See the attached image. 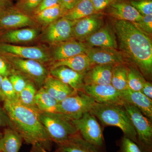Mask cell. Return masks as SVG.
I'll return each mask as SVG.
<instances>
[{"label": "cell", "instance_id": "74e56055", "mask_svg": "<svg viewBox=\"0 0 152 152\" xmlns=\"http://www.w3.org/2000/svg\"><path fill=\"white\" fill-rule=\"evenodd\" d=\"M96 12L103 10L109 7L118 0H91Z\"/></svg>", "mask_w": 152, "mask_h": 152}, {"label": "cell", "instance_id": "ac0fdd59", "mask_svg": "<svg viewBox=\"0 0 152 152\" xmlns=\"http://www.w3.org/2000/svg\"><path fill=\"white\" fill-rule=\"evenodd\" d=\"M124 102L134 106L145 116L152 119V100L141 91H134L129 88L121 92Z\"/></svg>", "mask_w": 152, "mask_h": 152}, {"label": "cell", "instance_id": "7402d4cb", "mask_svg": "<svg viewBox=\"0 0 152 152\" xmlns=\"http://www.w3.org/2000/svg\"><path fill=\"white\" fill-rule=\"evenodd\" d=\"M58 146L57 149L63 152H107L104 148L96 146L86 141L79 133Z\"/></svg>", "mask_w": 152, "mask_h": 152}, {"label": "cell", "instance_id": "603a6c76", "mask_svg": "<svg viewBox=\"0 0 152 152\" xmlns=\"http://www.w3.org/2000/svg\"><path fill=\"white\" fill-rule=\"evenodd\" d=\"M83 41L90 48L100 47L116 49L118 47L115 37L107 28H101Z\"/></svg>", "mask_w": 152, "mask_h": 152}, {"label": "cell", "instance_id": "f907efd6", "mask_svg": "<svg viewBox=\"0 0 152 152\" xmlns=\"http://www.w3.org/2000/svg\"><path fill=\"white\" fill-rule=\"evenodd\" d=\"M5 1H7L10 2V0H5Z\"/></svg>", "mask_w": 152, "mask_h": 152}, {"label": "cell", "instance_id": "ab89813d", "mask_svg": "<svg viewBox=\"0 0 152 152\" xmlns=\"http://www.w3.org/2000/svg\"><path fill=\"white\" fill-rule=\"evenodd\" d=\"M7 127L14 129L13 125L4 109L0 105V128Z\"/></svg>", "mask_w": 152, "mask_h": 152}, {"label": "cell", "instance_id": "ee69618b", "mask_svg": "<svg viewBox=\"0 0 152 152\" xmlns=\"http://www.w3.org/2000/svg\"><path fill=\"white\" fill-rule=\"evenodd\" d=\"M31 152H50L49 151L45 149L42 148L40 145H34L32 146L31 148Z\"/></svg>", "mask_w": 152, "mask_h": 152}, {"label": "cell", "instance_id": "d4e9b609", "mask_svg": "<svg viewBox=\"0 0 152 152\" xmlns=\"http://www.w3.org/2000/svg\"><path fill=\"white\" fill-rule=\"evenodd\" d=\"M23 140L15 129L4 128L0 138V151L2 152H19Z\"/></svg>", "mask_w": 152, "mask_h": 152}, {"label": "cell", "instance_id": "30bf717a", "mask_svg": "<svg viewBox=\"0 0 152 152\" xmlns=\"http://www.w3.org/2000/svg\"><path fill=\"white\" fill-rule=\"evenodd\" d=\"M74 21L61 17L46 27L41 36V41L54 45L73 39Z\"/></svg>", "mask_w": 152, "mask_h": 152}, {"label": "cell", "instance_id": "484cf974", "mask_svg": "<svg viewBox=\"0 0 152 152\" xmlns=\"http://www.w3.org/2000/svg\"><path fill=\"white\" fill-rule=\"evenodd\" d=\"M35 104L41 112L60 113L59 102L49 94L43 87L37 91Z\"/></svg>", "mask_w": 152, "mask_h": 152}, {"label": "cell", "instance_id": "1f68e13d", "mask_svg": "<svg viewBox=\"0 0 152 152\" xmlns=\"http://www.w3.org/2000/svg\"><path fill=\"white\" fill-rule=\"evenodd\" d=\"M8 78L12 85L18 96L19 94L24 88L29 81L23 76L13 70Z\"/></svg>", "mask_w": 152, "mask_h": 152}, {"label": "cell", "instance_id": "ffe728a7", "mask_svg": "<svg viewBox=\"0 0 152 152\" xmlns=\"http://www.w3.org/2000/svg\"><path fill=\"white\" fill-rule=\"evenodd\" d=\"M42 87L59 102L77 92L72 87L50 75L46 79Z\"/></svg>", "mask_w": 152, "mask_h": 152}, {"label": "cell", "instance_id": "c3c4849f", "mask_svg": "<svg viewBox=\"0 0 152 152\" xmlns=\"http://www.w3.org/2000/svg\"><path fill=\"white\" fill-rule=\"evenodd\" d=\"M3 135V133L1 132H0V138Z\"/></svg>", "mask_w": 152, "mask_h": 152}, {"label": "cell", "instance_id": "e575fe53", "mask_svg": "<svg viewBox=\"0 0 152 152\" xmlns=\"http://www.w3.org/2000/svg\"><path fill=\"white\" fill-rule=\"evenodd\" d=\"M42 0H20L16 7L25 13L32 16Z\"/></svg>", "mask_w": 152, "mask_h": 152}, {"label": "cell", "instance_id": "8fae6325", "mask_svg": "<svg viewBox=\"0 0 152 152\" xmlns=\"http://www.w3.org/2000/svg\"><path fill=\"white\" fill-rule=\"evenodd\" d=\"M33 17L23 12L16 7H7L0 12V29H15L26 27H37Z\"/></svg>", "mask_w": 152, "mask_h": 152}, {"label": "cell", "instance_id": "9c48e42d", "mask_svg": "<svg viewBox=\"0 0 152 152\" xmlns=\"http://www.w3.org/2000/svg\"><path fill=\"white\" fill-rule=\"evenodd\" d=\"M72 121L83 138L94 145L104 148L103 134L94 115L88 112L78 119L72 120Z\"/></svg>", "mask_w": 152, "mask_h": 152}, {"label": "cell", "instance_id": "f1b7e54d", "mask_svg": "<svg viewBox=\"0 0 152 152\" xmlns=\"http://www.w3.org/2000/svg\"><path fill=\"white\" fill-rule=\"evenodd\" d=\"M38 25L44 27L56 20L62 16L60 5L49 8L32 16Z\"/></svg>", "mask_w": 152, "mask_h": 152}, {"label": "cell", "instance_id": "5bb4252c", "mask_svg": "<svg viewBox=\"0 0 152 152\" xmlns=\"http://www.w3.org/2000/svg\"><path fill=\"white\" fill-rule=\"evenodd\" d=\"M86 55L93 65H111L123 64L124 55L116 49L110 48H90Z\"/></svg>", "mask_w": 152, "mask_h": 152}, {"label": "cell", "instance_id": "52a82bcc", "mask_svg": "<svg viewBox=\"0 0 152 152\" xmlns=\"http://www.w3.org/2000/svg\"><path fill=\"white\" fill-rule=\"evenodd\" d=\"M96 102L84 92L79 91L60 102V113L72 120L78 119L85 113L90 112Z\"/></svg>", "mask_w": 152, "mask_h": 152}, {"label": "cell", "instance_id": "f5cc1de1", "mask_svg": "<svg viewBox=\"0 0 152 152\" xmlns=\"http://www.w3.org/2000/svg\"><path fill=\"white\" fill-rule=\"evenodd\" d=\"M60 1H61V0H60Z\"/></svg>", "mask_w": 152, "mask_h": 152}, {"label": "cell", "instance_id": "816d5d0a", "mask_svg": "<svg viewBox=\"0 0 152 152\" xmlns=\"http://www.w3.org/2000/svg\"><path fill=\"white\" fill-rule=\"evenodd\" d=\"M0 152H1V151H0Z\"/></svg>", "mask_w": 152, "mask_h": 152}, {"label": "cell", "instance_id": "8992f818", "mask_svg": "<svg viewBox=\"0 0 152 152\" xmlns=\"http://www.w3.org/2000/svg\"><path fill=\"white\" fill-rule=\"evenodd\" d=\"M123 105L136 131L138 146L142 152H152V120L132 105L125 102Z\"/></svg>", "mask_w": 152, "mask_h": 152}, {"label": "cell", "instance_id": "e0dca14e", "mask_svg": "<svg viewBox=\"0 0 152 152\" xmlns=\"http://www.w3.org/2000/svg\"><path fill=\"white\" fill-rule=\"evenodd\" d=\"M50 75L66 84L77 91H83L85 74L81 73L65 66H59L49 69Z\"/></svg>", "mask_w": 152, "mask_h": 152}, {"label": "cell", "instance_id": "bcb514c9", "mask_svg": "<svg viewBox=\"0 0 152 152\" xmlns=\"http://www.w3.org/2000/svg\"><path fill=\"white\" fill-rule=\"evenodd\" d=\"M3 77L0 75V102H3L4 101L5 98L1 90V84L2 80Z\"/></svg>", "mask_w": 152, "mask_h": 152}, {"label": "cell", "instance_id": "4dcf8cb0", "mask_svg": "<svg viewBox=\"0 0 152 152\" xmlns=\"http://www.w3.org/2000/svg\"><path fill=\"white\" fill-rule=\"evenodd\" d=\"M128 87L134 91H141L145 82L143 76L137 69L129 67L127 68Z\"/></svg>", "mask_w": 152, "mask_h": 152}, {"label": "cell", "instance_id": "60d3db41", "mask_svg": "<svg viewBox=\"0 0 152 152\" xmlns=\"http://www.w3.org/2000/svg\"><path fill=\"white\" fill-rule=\"evenodd\" d=\"M12 69L7 60L0 55V75L4 77H8L12 72Z\"/></svg>", "mask_w": 152, "mask_h": 152}, {"label": "cell", "instance_id": "d6a6232c", "mask_svg": "<svg viewBox=\"0 0 152 152\" xmlns=\"http://www.w3.org/2000/svg\"><path fill=\"white\" fill-rule=\"evenodd\" d=\"M1 90L5 99L11 101L18 100V96L8 77H3Z\"/></svg>", "mask_w": 152, "mask_h": 152}, {"label": "cell", "instance_id": "4316f807", "mask_svg": "<svg viewBox=\"0 0 152 152\" xmlns=\"http://www.w3.org/2000/svg\"><path fill=\"white\" fill-rule=\"evenodd\" d=\"M96 13L91 0H81L73 8L67 12L61 17L70 20L75 21Z\"/></svg>", "mask_w": 152, "mask_h": 152}, {"label": "cell", "instance_id": "2e32d148", "mask_svg": "<svg viewBox=\"0 0 152 152\" xmlns=\"http://www.w3.org/2000/svg\"><path fill=\"white\" fill-rule=\"evenodd\" d=\"M40 36L37 27H26L4 31L0 37V43L17 45L31 42Z\"/></svg>", "mask_w": 152, "mask_h": 152}, {"label": "cell", "instance_id": "7bdbcfd3", "mask_svg": "<svg viewBox=\"0 0 152 152\" xmlns=\"http://www.w3.org/2000/svg\"><path fill=\"white\" fill-rule=\"evenodd\" d=\"M141 92L148 98L152 99V85L150 82H145Z\"/></svg>", "mask_w": 152, "mask_h": 152}, {"label": "cell", "instance_id": "277c9868", "mask_svg": "<svg viewBox=\"0 0 152 152\" xmlns=\"http://www.w3.org/2000/svg\"><path fill=\"white\" fill-rule=\"evenodd\" d=\"M39 116L52 142L58 145L65 143L79 133L72 120L64 114L40 112Z\"/></svg>", "mask_w": 152, "mask_h": 152}, {"label": "cell", "instance_id": "4fadbf2b", "mask_svg": "<svg viewBox=\"0 0 152 152\" xmlns=\"http://www.w3.org/2000/svg\"><path fill=\"white\" fill-rule=\"evenodd\" d=\"M83 91L98 103L123 104L124 102L121 92L111 84L85 85Z\"/></svg>", "mask_w": 152, "mask_h": 152}, {"label": "cell", "instance_id": "836d02e7", "mask_svg": "<svg viewBox=\"0 0 152 152\" xmlns=\"http://www.w3.org/2000/svg\"><path fill=\"white\" fill-rule=\"evenodd\" d=\"M129 4L142 16L152 14V0H131Z\"/></svg>", "mask_w": 152, "mask_h": 152}, {"label": "cell", "instance_id": "f546056e", "mask_svg": "<svg viewBox=\"0 0 152 152\" xmlns=\"http://www.w3.org/2000/svg\"><path fill=\"white\" fill-rule=\"evenodd\" d=\"M37 90L34 84L28 81L24 88L18 95V101L25 105L37 109L35 104V97Z\"/></svg>", "mask_w": 152, "mask_h": 152}, {"label": "cell", "instance_id": "3957f363", "mask_svg": "<svg viewBox=\"0 0 152 152\" xmlns=\"http://www.w3.org/2000/svg\"><path fill=\"white\" fill-rule=\"evenodd\" d=\"M90 113L97 118L104 126L119 128L124 133V136L137 145L136 131L123 104L96 102Z\"/></svg>", "mask_w": 152, "mask_h": 152}, {"label": "cell", "instance_id": "cb8c5ba5", "mask_svg": "<svg viewBox=\"0 0 152 152\" xmlns=\"http://www.w3.org/2000/svg\"><path fill=\"white\" fill-rule=\"evenodd\" d=\"M49 64V69L65 66L73 70L83 74H86L93 65L86 54L77 55L66 59L52 62Z\"/></svg>", "mask_w": 152, "mask_h": 152}, {"label": "cell", "instance_id": "6da1fadb", "mask_svg": "<svg viewBox=\"0 0 152 152\" xmlns=\"http://www.w3.org/2000/svg\"><path fill=\"white\" fill-rule=\"evenodd\" d=\"M3 107L13 125L14 129L21 136L26 143L40 145L45 149L50 150L52 141L40 119V111L28 107L18 100L5 99Z\"/></svg>", "mask_w": 152, "mask_h": 152}, {"label": "cell", "instance_id": "8d00e7d4", "mask_svg": "<svg viewBox=\"0 0 152 152\" xmlns=\"http://www.w3.org/2000/svg\"><path fill=\"white\" fill-rule=\"evenodd\" d=\"M119 152H142L138 145L124 136L121 140Z\"/></svg>", "mask_w": 152, "mask_h": 152}, {"label": "cell", "instance_id": "7a4b0ae2", "mask_svg": "<svg viewBox=\"0 0 152 152\" xmlns=\"http://www.w3.org/2000/svg\"><path fill=\"white\" fill-rule=\"evenodd\" d=\"M114 30L120 49L138 67L142 73L150 76L152 72V44L148 36L132 22L117 20Z\"/></svg>", "mask_w": 152, "mask_h": 152}, {"label": "cell", "instance_id": "9a60e30c", "mask_svg": "<svg viewBox=\"0 0 152 152\" xmlns=\"http://www.w3.org/2000/svg\"><path fill=\"white\" fill-rule=\"evenodd\" d=\"M103 20L99 15L94 14L74 21L73 36L75 39L82 41L102 28Z\"/></svg>", "mask_w": 152, "mask_h": 152}, {"label": "cell", "instance_id": "f6af8a7d", "mask_svg": "<svg viewBox=\"0 0 152 152\" xmlns=\"http://www.w3.org/2000/svg\"><path fill=\"white\" fill-rule=\"evenodd\" d=\"M10 1H7L5 0H0V12L7 7L10 6Z\"/></svg>", "mask_w": 152, "mask_h": 152}, {"label": "cell", "instance_id": "b9f144b4", "mask_svg": "<svg viewBox=\"0 0 152 152\" xmlns=\"http://www.w3.org/2000/svg\"><path fill=\"white\" fill-rule=\"evenodd\" d=\"M81 0H61L60 6L61 10L62 16L67 12L73 8Z\"/></svg>", "mask_w": 152, "mask_h": 152}, {"label": "cell", "instance_id": "f35d334b", "mask_svg": "<svg viewBox=\"0 0 152 152\" xmlns=\"http://www.w3.org/2000/svg\"><path fill=\"white\" fill-rule=\"evenodd\" d=\"M60 5V0H42L32 15H35L45 9Z\"/></svg>", "mask_w": 152, "mask_h": 152}, {"label": "cell", "instance_id": "44dd1931", "mask_svg": "<svg viewBox=\"0 0 152 152\" xmlns=\"http://www.w3.org/2000/svg\"><path fill=\"white\" fill-rule=\"evenodd\" d=\"M109 14L119 20L135 23L142 18V16L130 4L117 2L109 7Z\"/></svg>", "mask_w": 152, "mask_h": 152}, {"label": "cell", "instance_id": "681fc988", "mask_svg": "<svg viewBox=\"0 0 152 152\" xmlns=\"http://www.w3.org/2000/svg\"><path fill=\"white\" fill-rule=\"evenodd\" d=\"M55 152H63L61 151H59V150L57 149L56 150V151H55Z\"/></svg>", "mask_w": 152, "mask_h": 152}, {"label": "cell", "instance_id": "d590c367", "mask_svg": "<svg viewBox=\"0 0 152 152\" xmlns=\"http://www.w3.org/2000/svg\"><path fill=\"white\" fill-rule=\"evenodd\" d=\"M132 23L139 30L147 35L152 34V14L143 16L140 20Z\"/></svg>", "mask_w": 152, "mask_h": 152}, {"label": "cell", "instance_id": "d6986e66", "mask_svg": "<svg viewBox=\"0 0 152 152\" xmlns=\"http://www.w3.org/2000/svg\"><path fill=\"white\" fill-rule=\"evenodd\" d=\"M113 66L96 65L92 67L85 74V85L111 84Z\"/></svg>", "mask_w": 152, "mask_h": 152}, {"label": "cell", "instance_id": "ba28073f", "mask_svg": "<svg viewBox=\"0 0 152 152\" xmlns=\"http://www.w3.org/2000/svg\"><path fill=\"white\" fill-rule=\"evenodd\" d=\"M0 55L35 60L45 65L52 62L49 51L41 47L0 43Z\"/></svg>", "mask_w": 152, "mask_h": 152}, {"label": "cell", "instance_id": "83f0119b", "mask_svg": "<svg viewBox=\"0 0 152 152\" xmlns=\"http://www.w3.org/2000/svg\"><path fill=\"white\" fill-rule=\"evenodd\" d=\"M127 72V67L123 64L113 66L111 84L120 92L128 88Z\"/></svg>", "mask_w": 152, "mask_h": 152}, {"label": "cell", "instance_id": "7c38bea8", "mask_svg": "<svg viewBox=\"0 0 152 152\" xmlns=\"http://www.w3.org/2000/svg\"><path fill=\"white\" fill-rule=\"evenodd\" d=\"M90 48L83 42L76 40L73 38L65 42L51 45L49 52L52 62L56 61L77 55L86 54Z\"/></svg>", "mask_w": 152, "mask_h": 152}, {"label": "cell", "instance_id": "7dc6e473", "mask_svg": "<svg viewBox=\"0 0 152 152\" xmlns=\"http://www.w3.org/2000/svg\"><path fill=\"white\" fill-rule=\"evenodd\" d=\"M4 31H3V30L0 29V37H1V35L2 34V33Z\"/></svg>", "mask_w": 152, "mask_h": 152}, {"label": "cell", "instance_id": "5b68a950", "mask_svg": "<svg viewBox=\"0 0 152 152\" xmlns=\"http://www.w3.org/2000/svg\"><path fill=\"white\" fill-rule=\"evenodd\" d=\"M1 56L10 64L12 70L31 82L38 90L42 87L46 79L50 75L49 69L45 64L37 61Z\"/></svg>", "mask_w": 152, "mask_h": 152}]
</instances>
